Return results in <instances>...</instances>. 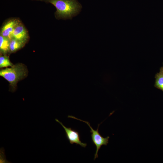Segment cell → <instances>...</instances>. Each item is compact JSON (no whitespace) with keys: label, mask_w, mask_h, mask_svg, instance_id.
I'll use <instances>...</instances> for the list:
<instances>
[{"label":"cell","mask_w":163,"mask_h":163,"mask_svg":"<svg viewBox=\"0 0 163 163\" xmlns=\"http://www.w3.org/2000/svg\"><path fill=\"white\" fill-rule=\"evenodd\" d=\"M53 4L56 11L55 15L56 19H71L81 11L82 6L77 0H38Z\"/></svg>","instance_id":"1"},{"label":"cell","mask_w":163,"mask_h":163,"mask_svg":"<svg viewBox=\"0 0 163 163\" xmlns=\"http://www.w3.org/2000/svg\"><path fill=\"white\" fill-rule=\"evenodd\" d=\"M28 72L25 65L18 63L10 68L1 69L0 75L8 82L11 90L14 91L16 88L17 83L26 77Z\"/></svg>","instance_id":"2"},{"label":"cell","mask_w":163,"mask_h":163,"mask_svg":"<svg viewBox=\"0 0 163 163\" xmlns=\"http://www.w3.org/2000/svg\"><path fill=\"white\" fill-rule=\"evenodd\" d=\"M68 117L73 118L81 121L86 123L89 127L91 129L90 132L91 133V135L92 141L96 147V151L94 154V160H95L96 158H98V151L101 148V146L103 145H107L109 142V136L104 138L98 132L99 127L101 124L98 125V126L96 130H94L91 126L90 123L88 121H84L78 119L75 117L72 116H68Z\"/></svg>","instance_id":"3"},{"label":"cell","mask_w":163,"mask_h":163,"mask_svg":"<svg viewBox=\"0 0 163 163\" xmlns=\"http://www.w3.org/2000/svg\"><path fill=\"white\" fill-rule=\"evenodd\" d=\"M55 120L56 121L59 123L64 129L66 132V137L71 144H73L74 143H75L84 148L86 147L87 144L86 143H83L81 141L80 135L77 131L71 128L66 127L62 122L57 119H56Z\"/></svg>","instance_id":"4"},{"label":"cell","mask_w":163,"mask_h":163,"mask_svg":"<svg viewBox=\"0 0 163 163\" xmlns=\"http://www.w3.org/2000/svg\"><path fill=\"white\" fill-rule=\"evenodd\" d=\"M19 22V21L16 19H11L6 22L1 28L0 35L11 40L13 38L14 30Z\"/></svg>","instance_id":"5"},{"label":"cell","mask_w":163,"mask_h":163,"mask_svg":"<svg viewBox=\"0 0 163 163\" xmlns=\"http://www.w3.org/2000/svg\"><path fill=\"white\" fill-rule=\"evenodd\" d=\"M13 38L25 43L28 38L27 32L24 26L19 22L14 28L12 34Z\"/></svg>","instance_id":"6"},{"label":"cell","mask_w":163,"mask_h":163,"mask_svg":"<svg viewBox=\"0 0 163 163\" xmlns=\"http://www.w3.org/2000/svg\"><path fill=\"white\" fill-rule=\"evenodd\" d=\"M10 40L1 35L0 36V51L1 53L6 55L9 51Z\"/></svg>","instance_id":"7"},{"label":"cell","mask_w":163,"mask_h":163,"mask_svg":"<svg viewBox=\"0 0 163 163\" xmlns=\"http://www.w3.org/2000/svg\"><path fill=\"white\" fill-rule=\"evenodd\" d=\"M155 78L154 87L163 92V65L160 68L159 72L156 74Z\"/></svg>","instance_id":"8"},{"label":"cell","mask_w":163,"mask_h":163,"mask_svg":"<svg viewBox=\"0 0 163 163\" xmlns=\"http://www.w3.org/2000/svg\"><path fill=\"white\" fill-rule=\"evenodd\" d=\"M25 43L13 38L10 40L9 52L11 53L17 51L23 47Z\"/></svg>","instance_id":"9"},{"label":"cell","mask_w":163,"mask_h":163,"mask_svg":"<svg viewBox=\"0 0 163 163\" xmlns=\"http://www.w3.org/2000/svg\"><path fill=\"white\" fill-rule=\"evenodd\" d=\"M14 65L10 61L8 56L6 55H1L0 56V68L11 67Z\"/></svg>","instance_id":"10"}]
</instances>
